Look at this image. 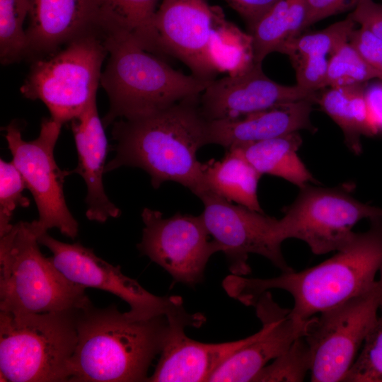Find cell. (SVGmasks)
Masks as SVG:
<instances>
[{"instance_id":"1","label":"cell","mask_w":382,"mask_h":382,"mask_svg":"<svg viewBox=\"0 0 382 382\" xmlns=\"http://www.w3.org/2000/svg\"><path fill=\"white\" fill-rule=\"evenodd\" d=\"M200 95L147 115L115 121V155L105 172L122 166L139 168L149 174L155 189L172 181L199 198L207 192L203 163L197 157V151L208 144V120L201 111Z\"/></svg>"},{"instance_id":"2","label":"cell","mask_w":382,"mask_h":382,"mask_svg":"<svg viewBox=\"0 0 382 382\" xmlns=\"http://www.w3.org/2000/svg\"><path fill=\"white\" fill-rule=\"evenodd\" d=\"M370 221L369 229L325 261L300 272L267 278L230 274L222 282L226 294L245 306L272 289H283L294 299L289 315L306 320L369 289L382 267V217Z\"/></svg>"},{"instance_id":"3","label":"cell","mask_w":382,"mask_h":382,"mask_svg":"<svg viewBox=\"0 0 382 382\" xmlns=\"http://www.w3.org/2000/svg\"><path fill=\"white\" fill-rule=\"evenodd\" d=\"M77 343L69 364L74 382L147 381L149 369L170 331L165 315L149 318L121 313L115 305L76 309Z\"/></svg>"},{"instance_id":"4","label":"cell","mask_w":382,"mask_h":382,"mask_svg":"<svg viewBox=\"0 0 382 382\" xmlns=\"http://www.w3.org/2000/svg\"><path fill=\"white\" fill-rule=\"evenodd\" d=\"M104 41L108 59L100 85L110 101L109 110L102 120L105 126L200 95L212 82L174 69L141 47L129 34L107 33Z\"/></svg>"},{"instance_id":"5","label":"cell","mask_w":382,"mask_h":382,"mask_svg":"<svg viewBox=\"0 0 382 382\" xmlns=\"http://www.w3.org/2000/svg\"><path fill=\"white\" fill-rule=\"evenodd\" d=\"M76 309L0 311L1 381H69L77 343Z\"/></svg>"},{"instance_id":"6","label":"cell","mask_w":382,"mask_h":382,"mask_svg":"<svg viewBox=\"0 0 382 382\" xmlns=\"http://www.w3.org/2000/svg\"><path fill=\"white\" fill-rule=\"evenodd\" d=\"M32 222L0 236V311L44 313L75 309L90 299L39 248Z\"/></svg>"},{"instance_id":"7","label":"cell","mask_w":382,"mask_h":382,"mask_svg":"<svg viewBox=\"0 0 382 382\" xmlns=\"http://www.w3.org/2000/svg\"><path fill=\"white\" fill-rule=\"evenodd\" d=\"M107 56L102 33L83 35L35 60L20 91L28 99L42 101L54 120L70 122L96 98Z\"/></svg>"},{"instance_id":"8","label":"cell","mask_w":382,"mask_h":382,"mask_svg":"<svg viewBox=\"0 0 382 382\" xmlns=\"http://www.w3.org/2000/svg\"><path fill=\"white\" fill-rule=\"evenodd\" d=\"M63 125L52 118H44L38 137L25 141L18 123L3 127L12 162L21 174L26 188L37 206L39 218L32 221L38 237L52 228L72 239L79 232V224L69 211L64 194L65 178L71 170H61L54 151Z\"/></svg>"},{"instance_id":"9","label":"cell","mask_w":382,"mask_h":382,"mask_svg":"<svg viewBox=\"0 0 382 382\" xmlns=\"http://www.w3.org/2000/svg\"><path fill=\"white\" fill-rule=\"evenodd\" d=\"M365 291L313 316L304 338L312 353L311 381H342L375 323L382 302V267Z\"/></svg>"},{"instance_id":"10","label":"cell","mask_w":382,"mask_h":382,"mask_svg":"<svg viewBox=\"0 0 382 382\" xmlns=\"http://www.w3.org/2000/svg\"><path fill=\"white\" fill-rule=\"evenodd\" d=\"M294 202L278 219L277 236L304 241L316 255L339 250L353 238L361 220L382 217V207L361 202L339 187L310 185L300 188Z\"/></svg>"},{"instance_id":"11","label":"cell","mask_w":382,"mask_h":382,"mask_svg":"<svg viewBox=\"0 0 382 382\" xmlns=\"http://www.w3.org/2000/svg\"><path fill=\"white\" fill-rule=\"evenodd\" d=\"M144 224L139 250L163 267L175 282L195 286L202 282L210 257L220 251L202 215L176 213L165 218L144 208Z\"/></svg>"},{"instance_id":"12","label":"cell","mask_w":382,"mask_h":382,"mask_svg":"<svg viewBox=\"0 0 382 382\" xmlns=\"http://www.w3.org/2000/svg\"><path fill=\"white\" fill-rule=\"evenodd\" d=\"M38 241L52 252L50 260L67 279L86 288L93 287L117 296L130 306L127 313L132 317L165 315L171 318L187 312L180 296H158L149 293L137 280L125 276L120 266L109 264L80 243H64L47 232L40 235Z\"/></svg>"},{"instance_id":"13","label":"cell","mask_w":382,"mask_h":382,"mask_svg":"<svg viewBox=\"0 0 382 382\" xmlns=\"http://www.w3.org/2000/svg\"><path fill=\"white\" fill-rule=\"evenodd\" d=\"M199 199L204 204L201 215L212 238L225 254L231 274L245 276L250 273L249 254L266 257L282 272L292 271L277 239V219L235 205L209 191Z\"/></svg>"},{"instance_id":"14","label":"cell","mask_w":382,"mask_h":382,"mask_svg":"<svg viewBox=\"0 0 382 382\" xmlns=\"http://www.w3.org/2000/svg\"><path fill=\"white\" fill-rule=\"evenodd\" d=\"M224 16L220 7L207 0H162L154 21L160 54L178 59L199 79L214 81L219 72L212 44Z\"/></svg>"},{"instance_id":"15","label":"cell","mask_w":382,"mask_h":382,"mask_svg":"<svg viewBox=\"0 0 382 382\" xmlns=\"http://www.w3.org/2000/svg\"><path fill=\"white\" fill-rule=\"evenodd\" d=\"M254 306L262 328L253 338L234 352L209 377L212 382L252 381L271 359L284 352L299 337L307 333L312 318L301 320L280 307L267 291Z\"/></svg>"},{"instance_id":"16","label":"cell","mask_w":382,"mask_h":382,"mask_svg":"<svg viewBox=\"0 0 382 382\" xmlns=\"http://www.w3.org/2000/svg\"><path fill=\"white\" fill-rule=\"evenodd\" d=\"M318 91L297 84H280L265 74L262 64H255L242 74L212 81L201 93L199 105L204 117L212 121L235 118L301 100L316 103Z\"/></svg>"},{"instance_id":"17","label":"cell","mask_w":382,"mask_h":382,"mask_svg":"<svg viewBox=\"0 0 382 382\" xmlns=\"http://www.w3.org/2000/svg\"><path fill=\"white\" fill-rule=\"evenodd\" d=\"M27 56H48L74 40L101 33L100 0H28Z\"/></svg>"},{"instance_id":"18","label":"cell","mask_w":382,"mask_h":382,"mask_svg":"<svg viewBox=\"0 0 382 382\" xmlns=\"http://www.w3.org/2000/svg\"><path fill=\"white\" fill-rule=\"evenodd\" d=\"M170 331L150 382L208 381L212 374L234 352L248 343L254 334L223 343H203L188 337L187 327L199 328L196 319H168Z\"/></svg>"},{"instance_id":"19","label":"cell","mask_w":382,"mask_h":382,"mask_svg":"<svg viewBox=\"0 0 382 382\" xmlns=\"http://www.w3.org/2000/svg\"><path fill=\"white\" fill-rule=\"evenodd\" d=\"M313 103L301 100L235 118L208 121L207 144L230 149L301 129L316 132L311 121Z\"/></svg>"},{"instance_id":"20","label":"cell","mask_w":382,"mask_h":382,"mask_svg":"<svg viewBox=\"0 0 382 382\" xmlns=\"http://www.w3.org/2000/svg\"><path fill=\"white\" fill-rule=\"evenodd\" d=\"M70 125L78 156V164L71 173L79 175L86 183V217L98 222L118 217L120 210L108 199L103 183L108 145L96 98Z\"/></svg>"},{"instance_id":"21","label":"cell","mask_w":382,"mask_h":382,"mask_svg":"<svg viewBox=\"0 0 382 382\" xmlns=\"http://www.w3.org/2000/svg\"><path fill=\"white\" fill-rule=\"evenodd\" d=\"M204 181L207 192L250 209L264 212L257 197L262 175L251 165L239 147L227 149L220 161L203 163Z\"/></svg>"},{"instance_id":"22","label":"cell","mask_w":382,"mask_h":382,"mask_svg":"<svg viewBox=\"0 0 382 382\" xmlns=\"http://www.w3.org/2000/svg\"><path fill=\"white\" fill-rule=\"evenodd\" d=\"M301 144L296 132L239 148L260 175L279 177L301 188L317 183L297 154Z\"/></svg>"},{"instance_id":"23","label":"cell","mask_w":382,"mask_h":382,"mask_svg":"<svg viewBox=\"0 0 382 382\" xmlns=\"http://www.w3.org/2000/svg\"><path fill=\"white\" fill-rule=\"evenodd\" d=\"M366 83L323 88L316 100L340 127L346 145L355 154L361 152V136H374L364 97Z\"/></svg>"},{"instance_id":"24","label":"cell","mask_w":382,"mask_h":382,"mask_svg":"<svg viewBox=\"0 0 382 382\" xmlns=\"http://www.w3.org/2000/svg\"><path fill=\"white\" fill-rule=\"evenodd\" d=\"M306 0H279L257 22L252 35L255 62L262 64L272 52L297 37L305 30Z\"/></svg>"},{"instance_id":"25","label":"cell","mask_w":382,"mask_h":382,"mask_svg":"<svg viewBox=\"0 0 382 382\" xmlns=\"http://www.w3.org/2000/svg\"><path fill=\"white\" fill-rule=\"evenodd\" d=\"M158 0H100V28L103 35H130L144 50L159 54L154 21Z\"/></svg>"},{"instance_id":"26","label":"cell","mask_w":382,"mask_h":382,"mask_svg":"<svg viewBox=\"0 0 382 382\" xmlns=\"http://www.w3.org/2000/svg\"><path fill=\"white\" fill-rule=\"evenodd\" d=\"M212 55L219 73L242 74L255 64L252 35L242 31L225 16L217 23L212 45Z\"/></svg>"},{"instance_id":"27","label":"cell","mask_w":382,"mask_h":382,"mask_svg":"<svg viewBox=\"0 0 382 382\" xmlns=\"http://www.w3.org/2000/svg\"><path fill=\"white\" fill-rule=\"evenodd\" d=\"M28 12V0H0V61L3 65L27 57L23 23Z\"/></svg>"},{"instance_id":"28","label":"cell","mask_w":382,"mask_h":382,"mask_svg":"<svg viewBox=\"0 0 382 382\" xmlns=\"http://www.w3.org/2000/svg\"><path fill=\"white\" fill-rule=\"evenodd\" d=\"M357 25L348 15L345 20L332 24L322 30L300 35L283 45L279 52L288 57H330L340 46L349 41Z\"/></svg>"},{"instance_id":"29","label":"cell","mask_w":382,"mask_h":382,"mask_svg":"<svg viewBox=\"0 0 382 382\" xmlns=\"http://www.w3.org/2000/svg\"><path fill=\"white\" fill-rule=\"evenodd\" d=\"M378 79H382L349 41L328 59L325 88L362 84Z\"/></svg>"},{"instance_id":"30","label":"cell","mask_w":382,"mask_h":382,"mask_svg":"<svg viewBox=\"0 0 382 382\" xmlns=\"http://www.w3.org/2000/svg\"><path fill=\"white\" fill-rule=\"evenodd\" d=\"M311 366V350L303 336L297 338L272 363L263 367L252 381H303Z\"/></svg>"},{"instance_id":"31","label":"cell","mask_w":382,"mask_h":382,"mask_svg":"<svg viewBox=\"0 0 382 382\" xmlns=\"http://www.w3.org/2000/svg\"><path fill=\"white\" fill-rule=\"evenodd\" d=\"M379 311L360 352L342 381L382 382V302Z\"/></svg>"},{"instance_id":"32","label":"cell","mask_w":382,"mask_h":382,"mask_svg":"<svg viewBox=\"0 0 382 382\" xmlns=\"http://www.w3.org/2000/svg\"><path fill=\"white\" fill-rule=\"evenodd\" d=\"M26 188L23 178L12 161L0 160V236L13 226L11 223L18 207H28V198L23 195Z\"/></svg>"},{"instance_id":"33","label":"cell","mask_w":382,"mask_h":382,"mask_svg":"<svg viewBox=\"0 0 382 382\" xmlns=\"http://www.w3.org/2000/svg\"><path fill=\"white\" fill-rule=\"evenodd\" d=\"M289 57L296 71L298 86L313 91L325 88L329 58L303 55Z\"/></svg>"},{"instance_id":"34","label":"cell","mask_w":382,"mask_h":382,"mask_svg":"<svg viewBox=\"0 0 382 382\" xmlns=\"http://www.w3.org/2000/svg\"><path fill=\"white\" fill-rule=\"evenodd\" d=\"M349 42L382 78V40L360 27L353 30Z\"/></svg>"},{"instance_id":"35","label":"cell","mask_w":382,"mask_h":382,"mask_svg":"<svg viewBox=\"0 0 382 382\" xmlns=\"http://www.w3.org/2000/svg\"><path fill=\"white\" fill-rule=\"evenodd\" d=\"M349 16L357 25L382 40V4L359 0Z\"/></svg>"},{"instance_id":"36","label":"cell","mask_w":382,"mask_h":382,"mask_svg":"<svg viewBox=\"0 0 382 382\" xmlns=\"http://www.w3.org/2000/svg\"><path fill=\"white\" fill-rule=\"evenodd\" d=\"M359 0H306L305 29L324 18L354 8Z\"/></svg>"},{"instance_id":"37","label":"cell","mask_w":382,"mask_h":382,"mask_svg":"<svg viewBox=\"0 0 382 382\" xmlns=\"http://www.w3.org/2000/svg\"><path fill=\"white\" fill-rule=\"evenodd\" d=\"M364 97L374 135L382 134V79L367 82Z\"/></svg>"},{"instance_id":"38","label":"cell","mask_w":382,"mask_h":382,"mask_svg":"<svg viewBox=\"0 0 382 382\" xmlns=\"http://www.w3.org/2000/svg\"><path fill=\"white\" fill-rule=\"evenodd\" d=\"M246 23L249 31L279 0H224Z\"/></svg>"}]
</instances>
